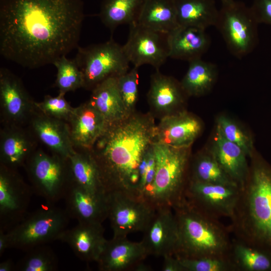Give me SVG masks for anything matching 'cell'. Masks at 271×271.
I'll list each match as a JSON object with an SVG mask.
<instances>
[{
  "label": "cell",
  "instance_id": "cell-19",
  "mask_svg": "<svg viewBox=\"0 0 271 271\" xmlns=\"http://www.w3.org/2000/svg\"><path fill=\"white\" fill-rule=\"evenodd\" d=\"M148 255L142 241L112 237L107 240L97 262L101 271L133 270Z\"/></svg>",
  "mask_w": 271,
  "mask_h": 271
},
{
  "label": "cell",
  "instance_id": "cell-33",
  "mask_svg": "<svg viewBox=\"0 0 271 271\" xmlns=\"http://www.w3.org/2000/svg\"><path fill=\"white\" fill-rule=\"evenodd\" d=\"M236 271H265L271 268V260L258 248L234 239L229 254Z\"/></svg>",
  "mask_w": 271,
  "mask_h": 271
},
{
  "label": "cell",
  "instance_id": "cell-26",
  "mask_svg": "<svg viewBox=\"0 0 271 271\" xmlns=\"http://www.w3.org/2000/svg\"><path fill=\"white\" fill-rule=\"evenodd\" d=\"M75 150L68 159L70 183L94 194L107 195L99 169L90 150Z\"/></svg>",
  "mask_w": 271,
  "mask_h": 271
},
{
  "label": "cell",
  "instance_id": "cell-41",
  "mask_svg": "<svg viewBox=\"0 0 271 271\" xmlns=\"http://www.w3.org/2000/svg\"><path fill=\"white\" fill-rule=\"evenodd\" d=\"M250 8L258 24L271 25V0H253Z\"/></svg>",
  "mask_w": 271,
  "mask_h": 271
},
{
  "label": "cell",
  "instance_id": "cell-1",
  "mask_svg": "<svg viewBox=\"0 0 271 271\" xmlns=\"http://www.w3.org/2000/svg\"><path fill=\"white\" fill-rule=\"evenodd\" d=\"M82 0H0V54L22 67L53 63L78 46Z\"/></svg>",
  "mask_w": 271,
  "mask_h": 271
},
{
  "label": "cell",
  "instance_id": "cell-8",
  "mask_svg": "<svg viewBox=\"0 0 271 271\" xmlns=\"http://www.w3.org/2000/svg\"><path fill=\"white\" fill-rule=\"evenodd\" d=\"M74 60L83 75V87L91 90L102 81L118 77L129 69V62L122 46L113 39L86 47H78Z\"/></svg>",
  "mask_w": 271,
  "mask_h": 271
},
{
  "label": "cell",
  "instance_id": "cell-35",
  "mask_svg": "<svg viewBox=\"0 0 271 271\" xmlns=\"http://www.w3.org/2000/svg\"><path fill=\"white\" fill-rule=\"evenodd\" d=\"M15 266L19 271H54L58 267V260L53 251L44 244L34 247Z\"/></svg>",
  "mask_w": 271,
  "mask_h": 271
},
{
  "label": "cell",
  "instance_id": "cell-18",
  "mask_svg": "<svg viewBox=\"0 0 271 271\" xmlns=\"http://www.w3.org/2000/svg\"><path fill=\"white\" fill-rule=\"evenodd\" d=\"M29 122L35 138L51 153L65 159L75 153L67 122L48 116L36 109Z\"/></svg>",
  "mask_w": 271,
  "mask_h": 271
},
{
  "label": "cell",
  "instance_id": "cell-36",
  "mask_svg": "<svg viewBox=\"0 0 271 271\" xmlns=\"http://www.w3.org/2000/svg\"><path fill=\"white\" fill-rule=\"evenodd\" d=\"M216 126L222 135L229 141L242 148L247 157L254 155L253 142L248 134L234 120L225 115H220L217 118Z\"/></svg>",
  "mask_w": 271,
  "mask_h": 271
},
{
  "label": "cell",
  "instance_id": "cell-7",
  "mask_svg": "<svg viewBox=\"0 0 271 271\" xmlns=\"http://www.w3.org/2000/svg\"><path fill=\"white\" fill-rule=\"evenodd\" d=\"M258 24L250 7L242 2L232 0L222 4L215 27L230 53L241 59L257 46Z\"/></svg>",
  "mask_w": 271,
  "mask_h": 271
},
{
  "label": "cell",
  "instance_id": "cell-31",
  "mask_svg": "<svg viewBox=\"0 0 271 271\" xmlns=\"http://www.w3.org/2000/svg\"><path fill=\"white\" fill-rule=\"evenodd\" d=\"M187 180L239 187L210 151L202 152L190 159Z\"/></svg>",
  "mask_w": 271,
  "mask_h": 271
},
{
  "label": "cell",
  "instance_id": "cell-45",
  "mask_svg": "<svg viewBox=\"0 0 271 271\" xmlns=\"http://www.w3.org/2000/svg\"><path fill=\"white\" fill-rule=\"evenodd\" d=\"M133 270L136 271H150L151 270V268L149 266L143 263V262H141L139 263L134 268Z\"/></svg>",
  "mask_w": 271,
  "mask_h": 271
},
{
  "label": "cell",
  "instance_id": "cell-21",
  "mask_svg": "<svg viewBox=\"0 0 271 271\" xmlns=\"http://www.w3.org/2000/svg\"><path fill=\"white\" fill-rule=\"evenodd\" d=\"M64 198L69 216L78 222L102 223L108 218V194H94L70 183Z\"/></svg>",
  "mask_w": 271,
  "mask_h": 271
},
{
  "label": "cell",
  "instance_id": "cell-13",
  "mask_svg": "<svg viewBox=\"0 0 271 271\" xmlns=\"http://www.w3.org/2000/svg\"><path fill=\"white\" fill-rule=\"evenodd\" d=\"M31 190L15 169L0 165V229L8 231L28 214Z\"/></svg>",
  "mask_w": 271,
  "mask_h": 271
},
{
  "label": "cell",
  "instance_id": "cell-27",
  "mask_svg": "<svg viewBox=\"0 0 271 271\" xmlns=\"http://www.w3.org/2000/svg\"><path fill=\"white\" fill-rule=\"evenodd\" d=\"M89 102L100 113L107 125L120 121L129 115L121 97L117 77H109L92 90Z\"/></svg>",
  "mask_w": 271,
  "mask_h": 271
},
{
  "label": "cell",
  "instance_id": "cell-6",
  "mask_svg": "<svg viewBox=\"0 0 271 271\" xmlns=\"http://www.w3.org/2000/svg\"><path fill=\"white\" fill-rule=\"evenodd\" d=\"M48 204L28 214L7 231L10 247L27 251L37 246L59 240L67 229L70 217L66 209Z\"/></svg>",
  "mask_w": 271,
  "mask_h": 271
},
{
  "label": "cell",
  "instance_id": "cell-4",
  "mask_svg": "<svg viewBox=\"0 0 271 271\" xmlns=\"http://www.w3.org/2000/svg\"><path fill=\"white\" fill-rule=\"evenodd\" d=\"M178 227L177 257H229L231 232L216 219L201 212L183 197L175 205Z\"/></svg>",
  "mask_w": 271,
  "mask_h": 271
},
{
  "label": "cell",
  "instance_id": "cell-28",
  "mask_svg": "<svg viewBox=\"0 0 271 271\" xmlns=\"http://www.w3.org/2000/svg\"><path fill=\"white\" fill-rule=\"evenodd\" d=\"M179 26L205 30L215 26L219 9L215 0H174Z\"/></svg>",
  "mask_w": 271,
  "mask_h": 271
},
{
  "label": "cell",
  "instance_id": "cell-22",
  "mask_svg": "<svg viewBox=\"0 0 271 271\" xmlns=\"http://www.w3.org/2000/svg\"><path fill=\"white\" fill-rule=\"evenodd\" d=\"M102 223H81L67 229L59 240L66 243L76 256L86 262H97L107 240Z\"/></svg>",
  "mask_w": 271,
  "mask_h": 271
},
{
  "label": "cell",
  "instance_id": "cell-39",
  "mask_svg": "<svg viewBox=\"0 0 271 271\" xmlns=\"http://www.w3.org/2000/svg\"><path fill=\"white\" fill-rule=\"evenodd\" d=\"M65 94L59 93L55 97L46 95L43 101L35 102L36 109L41 113L53 118L68 122L75 107L65 98Z\"/></svg>",
  "mask_w": 271,
  "mask_h": 271
},
{
  "label": "cell",
  "instance_id": "cell-23",
  "mask_svg": "<svg viewBox=\"0 0 271 271\" xmlns=\"http://www.w3.org/2000/svg\"><path fill=\"white\" fill-rule=\"evenodd\" d=\"M22 126L5 125L0 132L1 164L16 169L36 150L35 137Z\"/></svg>",
  "mask_w": 271,
  "mask_h": 271
},
{
  "label": "cell",
  "instance_id": "cell-9",
  "mask_svg": "<svg viewBox=\"0 0 271 271\" xmlns=\"http://www.w3.org/2000/svg\"><path fill=\"white\" fill-rule=\"evenodd\" d=\"M25 165L32 190L47 204L64 198L70 184L68 159L36 150Z\"/></svg>",
  "mask_w": 271,
  "mask_h": 271
},
{
  "label": "cell",
  "instance_id": "cell-46",
  "mask_svg": "<svg viewBox=\"0 0 271 271\" xmlns=\"http://www.w3.org/2000/svg\"><path fill=\"white\" fill-rule=\"evenodd\" d=\"M221 2V4H223V3H228V2H230L231 1H232V0H220Z\"/></svg>",
  "mask_w": 271,
  "mask_h": 271
},
{
  "label": "cell",
  "instance_id": "cell-14",
  "mask_svg": "<svg viewBox=\"0 0 271 271\" xmlns=\"http://www.w3.org/2000/svg\"><path fill=\"white\" fill-rule=\"evenodd\" d=\"M1 116L4 125L23 126L36 110L22 81L6 68L0 69Z\"/></svg>",
  "mask_w": 271,
  "mask_h": 271
},
{
  "label": "cell",
  "instance_id": "cell-32",
  "mask_svg": "<svg viewBox=\"0 0 271 271\" xmlns=\"http://www.w3.org/2000/svg\"><path fill=\"white\" fill-rule=\"evenodd\" d=\"M145 0H102L99 17L111 31L118 26L137 22Z\"/></svg>",
  "mask_w": 271,
  "mask_h": 271
},
{
  "label": "cell",
  "instance_id": "cell-29",
  "mask_svg": "<svg viewBox=\"0 0 271 271\" xmlns=\"http://www.w3.org/2000/svg\"><path fill=\"white\" fill-rule=\"evenodd\" d=\"M136 23L169 33L179 26L174 0H145Z\"/></svg>",
  "mask_w": 271,
  "mask_h": 271
},
{
  "label": "cell",
  "instance_id": "cell-20",
  "mask_svg": "<svg viewBox=\"0 0 271 271\" xmlns=\"http://www.w3.org/2000/svg\"><path fill=\"white\" fill-rule=\"evenodd\" d=\"M68 123L72 144L75 149L80 150H90L107 126L89 101L74 108Z\"/></svg>",
  "mask_w": 271,
  "mask_h": 271
},
{
  "label": "cell",
  "instance_id": "cell-42",
  "mask_svg": "<svg viewBox=\"0 0 271 271\" xmlns=\"http://www.w3.org/2000/svg\"><path fill=\"white\" fill-rule=\"evenodd\" d=\"M163 258L162 270L184 271L179 259L175 255H166Z\"/></svg>",
  "mask_w": 271,
  "mask_h": 271
},
{
  "label": "cell",
  "instance_id": "cell-25",
  "mask_svg": "<svg viewBox=\"0 0 271 271\" xmlns=\"http://www.w3.org/2000/svg\"><path fill=\"white\" fill-rule=\"evenodd\" d=\"M209 151L241 189L246 182L249 170L246 159L247 156L244 150L227 140L216 126L212 147Z\"/></svg>",
  "mask_w": 271,
  "mask_h": 271
},
{
  "label": "cell",
  "instance_id": "cell-43",
  "mask_svg": "<svg viewBox=\"0 0 271 271\" xmlns=\"http://www.w3.org/2000/svg\"><path fill=\"white\" fill-rule=\"evenodd\" d=\"M0 229V255L3 254L5 250L10 248V240L7 232Z\"/></svg>",
  "mask_w": 271,
  "mask_h": 271
},
{
  "label": "cell",
  "instance_id": "cell-15",
  "mask_svg": "<svg viewBox=\"0 0 271 271\" xmlns=\"http://www.w3.org/2000/svg\"><path fill=\"white\" fill-rule=\"evenodd\" d=\"M143 232L141 241L148 255L163 257L176 255L178 242V227L172 207L156 209Z\"/></svg>",
  "mask_w": 271,
  "mask_h": 271
},
{
  "label": "cell",
  "instance_id": "cell-38",
  "mask_svg": "<svg viewBox=\"0 0 271 271\" xmlns=\"http://www.w3.org/2000/svg\"><path fill=\"white\" fill-rule=\"evenodd\" d=\"M139 68L134 67L117 77L118 89L124 105L130 113L135 111L139 96Z\"/></svg>",
  "mask_w": 271,
  "mask_h": 271
},
{
  "label": "cell",
  "instance_id": "cell-16",
  "mask_svg": "<svg viewBox=\"0 0 271 271\" xmlns=\"http://www.w3.org/2000/svg\"><path fill=\"white\" fill-rule=\"evenodd\" d=\"M188 97L181 82L156 70L151 77L147 99L153 116L160 119L184 110Z\"/></svg>",
  "mask_w": 271,
  "mask_h": 271
},
{
  "label": "cell",
  "instance_id": "cell-34",
  "mask_svg": "<svg viewBox=\"0 0 271 271\" xmlns=\"http://www.w3.org/2000/svg\"><path fill=\"white\" fill-rule=\"evenodd\" d=\"M53 65L57 69L55 86L59 92L66 94L83 87V75L74 59H68L64 55L57 59Z\"/></svg>",
  "mask_w": 271,
  "mask_h": 271
},
{
  "label": "cell",
  "instance_id": "cell-40",
  "mask_svg": "<svg viewBox=\"0 0 271 271\" xmlns=\"http://www.w3.org/2000/svg\"><path fill=\"white\" fill-rule=\"evenodd\" d=\"M153 143L148 149L147 152V165L146 170L143 177L140 182L138 187V194L143 197L151 187L156 174V162Z\"/></svg>",
  "mask_w": 271,
  "mask_h": 271
},
{
  "label": "cell",
  "instance_id": "cell-24",
  "mask_svg": "<svg viewBox=\"0 0 271 271\" xmlns=\"http://www.w3.org/2000/svg\"><path fill=\"white\" fill-rule=\"evenodd\" d=\"M168 42L170 58L189 62L202 58L211 40L205 30L179 26L168 33Z\"/></svg>",
  "mask_w": 271,
  "mask_h": 271
},
{
  "label": "cell",
  "instance_id": "cell-3",
  "mask_svg": "<svg viewBox=\"0 0 271 271\" xmlns=\"http://www.w3.org/2000/svg\"><path fill=\"white\" fill-rule=\"evenodd\" d=\"M229 227L236 239L254 247L271 245V168L254 155Z\"/></svg>",
  "mask_w": 271,
  "mask_h": 271
},
{
  "label": "cell",
  "instance_id": "cell-37",
  "mask_svg": "<svg viewBox=\"0 0 271 271\" xmlns=\"http://www.w3.org/2000/svg\"><path fill=\"white\" fill-rule=\"evenodd\" d=\"M177 258L184 271H236L230 256Z\"/></svg>",
  "mask_w": 271,
  "mask_h": 271
},
{
  "label": "cell",
  "instance_id": "cell-11",
  "mask_svg": "<svg viewBox=\"0 0 271 271\" xmlns=\"http://www.w3.org/2000/svg\"><path fill=\"white\" fill-rule=\"evenodd\" d=\"M237 186L187 180L183 198L193 207L213 218H231L240 194Z\"/></svg>",
  "mask_w": 271,
  "mask_h": 271
},
{
  "label": "cell",
  "instance_id": "cell-44",
  "mask_svg": "<svg viewBox=\"0 0 271 271\" xmlns=\"http://www.w3.org/2000/svg\"><path fill=\"white\" fill-rule=\"evenodd\" d=\"M15 268L13 261L7 259L0 263V271H12Z\"/></svg>",
  "mask_w": 271,
  "mask_h": 271
},
{
  "label": "cell",
  "instance_id": "cell-12",
  "mask_svg": "<svg viewBox=\"0 0 271 271\" xmlns=\"http://www.w3.org/2000/svg\"><path fill=\"white\" fill-rule=\"evenodd\" d=\"M122 47L129 63L138 68L149 64L159 70L169 57L168 33L137 23L129 25L128 38Z\"/></svg>",
  "mask_w": 271,
  "mask_h": 271
},
{
  "label": "cell",
  "instance_id": "cell-5",
  "mask_svg": "<svg viewBox=\"0 0 271 271\" xmlns=\"http://www.w3.org/2000/svg\"><path fill=\"white\" fill-rule=\"evenodd\" d=\"M156 162L154 182L144 198L156 209L173 207L183 197L191 159V147L153 143Z\"/></svg>",
  "mask_w": 271,
  "mask_h": 271
},
{
  "label": "cell",
  "instance_id": "cell-2",
  "mask_svg": "<svg viewBox=\"0 0 271 271\" xmlns=\"http://www.w3.org/2000/svg\"><path fill=\"white\" fill-rule=\"evenodd\" d=\"M156 125L150 112L136 111L107 125L90 151L108 193L120 191L139 195V167L155 142Z\"/></svg>",
  "mask_w": 271,
  "mask_h": 271
},
{
  "label": "cell",
  "instance_id": "cell-10",
  "mask_svg": "<svg viewBox=\"0 0 271 271\" xmlns=\"http://www.w3.org/2000/svg\"><path fill=\"white\" fill-rule=\"evenodd\" d=\"M156 210L142 196L120 191L109 193L108 218L112 237H125L134 232H143Z\"/></svg>",
  "mask_w": 271,
  "mask_h": 271
},
{
  "label": "cell",
  "instance_id": "cell-30",
  "mask_svg": "<svg viewBox=\"0 0 271 271\" xmlns=\"http://www.w3.org/2000/svg\"><path fill=\"white\" fill-rule=\"evenodd\" d=\"M188 63L187 71L180 81L184 90L188 96L199 97L207 94L216 81L217 66L201 58Z\"/></svg>",
  "mask_w": 271,
  "mask_h": 271
},
{
  "label": "cell",
  "instance_id": "cell-17",
  "mask_svg": "<svg viewBox=\"0 0 271 271\" xmlns=\"http://www.w3.org/2000/svg\"><path fill=\"white\" fill-rule=\"evenodd\" d=\"M202 123L185 110L160 119L155 130V142L175 148L191 147L202 130Z\"/></svg>",
  "mask_w": 271,
  "mask_h": 271
}]
</instances>
